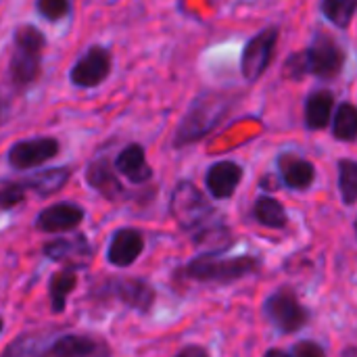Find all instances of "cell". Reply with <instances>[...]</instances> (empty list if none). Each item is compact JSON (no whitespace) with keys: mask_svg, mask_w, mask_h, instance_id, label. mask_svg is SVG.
<instances>
[{"mask_svg":"<svg viewBox=\"0 0 357 357\" xmlns=\"http://www.w3.org/2000/svg\"><path fill=\"white\" fill-rule=\"evenodd\" d=\"M169 211L178 226L195 236L197 243L209 241L218 230H222L218 224H213L215 211L211 203L205 199V195L192 184V182H180L169 201Z\"/></svg>","mask_w":357,"mask_h":357,"instance_id":"cell-1","label":"cell"},{"mask_svg":"<svg viewBox=\"0 0 357 357\" xmlns=\"http://www.w3.org/2000/svg\"><path fill=\"white\" fill-rule=\"evenodd\" d=\"M228 109H230V100L224 94L199 96L188 109V113L184 115V119L180 121L174 144L186 146V144L199 142L226 117Z\"/></svg>","mask_w":357,"mask_h":357,"instance_id":"cell-2","label":"cell"},{"mask_svg":"<svg viewBox=\"0 0 357 357\" xmlns=\"http://www.w3.org/2000/svg\"><path fill=\"white\" fill-rule=\"evenodd\" d=\"M46 46L44 33L33 25H21L15 31V50L10 56V82L17 88L31 86L42 67V50Z\"/></svg>","mask_w":357,"mask_h":357,"instance_id":"cell-3","label":"cell"},{"mask_svg":"<svg viewBox=\"0 0 357 357\" xmlns=\"http://www.w3.org/2000/svg\"><path fill=\"white\" fill-rule=\"evenodd\" d=\"M259 259L253 255H238V257H220L215 253H205L192 259L184 268V276L197 282H234L245 276L257 272Z\"/></svg>","mask_w":357,"mask_h":357,"instance_id":"cell-4","label":"cell"},{"mask_svg":"<svg viewBox=\"0 0 357 357\" xmlns=\"http://www.w3.org/2000/svg\"><path fill=\"white\" fill-rule=\"evenodd\" d=\"M94 297L98 299H115L130 310L140 314L151 312L155 303V291L140 278H109L100 287L94 289Z\"/></svg>","mask_w":357,"mask_h":357,"instance_id":"cell-5","label":"cell"},{"mask_svg":"<svg viewBox=\"0 0 357 357\" xmlns=\"http://www.w3.org/2000/svg\"><path fill=\"white\" fill-rule=\"evenodd\" d=\"M266 316L270 318V322L280 331V333H297L305 326L307 322V312L305 307L299 303L297 295L289 289H280L276 293H272L266 299L264 305Z\"/></svg>","mask_w":357,"mask_h":357,"instance_id":"cell-6","label":"cell"},{"mask_svg":"<svg viewBox=\"0 0 357 357\" xmlns=\"http://www.w3.org/2000/svg\"><path fill=\"white\" fill-rule=\"evenodd\" d=\"M303 54L305 73L318 75L322 79H333L343 69V52L337 42L328 36L318 33Z\"/></svg>","mask_w":357,"mask_h":357,"instance_id":"cell-7","label":"cell"},{"mask_svg":"<svg viewBox=\"0 0 357 357\" xmlns=\"http://www.w3.org/2000/svg\"><path fill=\"white\" fill-rule=\"evenodd\" d=\"M276 42H278L276 27H268L247 42L241 56V73L247 82H255L266 73V69L272 63Z\"/></svg>","mask_w":357,"mask_h":357,"instance_id":"cell-8","label":"cell"},{"mask_svg":"<svg viewBox=\"0 0 357 357\" xmlns=\"http://www.w3.org/2000/svg\"><path fill=\"white\" fill-rule=\"evenodd\" d=\"M111 73V54L102 46H92L69 71V79L77 88L100 86Z\"/></svg>","mask_w":357,"mask_h":357,"instance_id":"cell-9","label":"cell"},{"mask_svg":"<svg viewBox=\"0 0 357 357\" xmlns=\"http://www.w3.org/2000/svg\"><path fill=\"white\" fill-rule=\"evenodd\" d=\"M59 155V142L54 138H29L10 146L8 163L15 169L38 167Z\"/></svg>","mask_w":357,"mask_h":357,"instance_id":"cell-10","label":"cell"},{"mask_svg":"<svg viewBox=\"0 0 357 357\" xmlns=\"http://www.w3.org/2000/svg\"><path fill=\"white\" fill-rule=\"evenodd\" d=\"M144 251V236L136 228H119L107 249V259L115 268L132 266Z\"/></svg>","mask_w":357,"mask_h":357,"instance_id":"cell-11","label":"cell"},{"mask_svg":"<svg viewBox=\"0 0 357 357\" xmlns=\"http://www.w3.org/2000/svg\"><path fill=\"white\" fill-rule=\"evenodd\" d=\"M84 220V209L75 203H54L38 213L36 228L42 232H67Z\"/></svg>","mask_w":357,"mask_h":357,"instance_id":"cell-12","label":"cell"},{"mask_svg":"<svg viewBox=\"0 0 357 357\" xmlns=\"http://www.w3.org/2000/svg\"><path fill=\"white\" fill-rule=\"evenodd\" d=\"M243 180V169L234 161H218L207 169L205 184L213 199H230Z\"/></svg>","mask_w":357,"mask_h":357,"instance_id":"cell-13","label":"cell"},{"mask_svg":"<svg viewBox=\"0 0 357 357\" xmlns=\"http://www.w3.org/2000/svg\"><path fill=\"white\" fill-rule=\"evenodd\" d=\"M86 180H88V184H90L98 195H102L107 201H119V199L126 197V188H123V184L119 182L115 167H113L105 157H100V159H96V161H92V163L88 165Z\"/></svg>","mask_w":357,"mask_h":357,"instance_id":"cell-14","label":"cell"},{"mask_svg":"<svg viewBox=\"0 0 357 357\" xmlns=\"http://www.w3.org/2000/svg\"><path fill=\"white\" fill-rule=\"evenodd\" d=\"M44 255L48 259L63 261L69 268H75V266H84L90 259L92 251L84 236H73V238H56L48 243L44 247Z\"/></svg>","mask_w":357,"mask_h":357,"instance_id":"cell-15","label":"cell"},{"mask_svg":"<svg viewBox=\"0 0 357 357\" xmlns=\"http://www.w3.org/2000/svg\"><path fill=\"white\" fill-rule=\"evenodd\" d=\"M113 167H115V172H119L134 184H144L153 178V169L146 163V155L140 144H128L117 155Z\"/></svg>","mask_w":357,"mask_h":357,"instance_id":"cell-16","label":"cell"},{"mask_svg":"<svg viewBox=\"0 0 357 357\" xmlns=\"http://www.w3.org/2000/svg\"><path fill=\"white\" fill-rule=\"evenodd\" d=\"M56 335L52 331L27 333L6 345L0 357H50V347Z\"/></svg>","mask_w":357,"mask_h":357,"instance_id":"cell-17","label":"cell"},{"mask_svg":"<svg viewBox=\"0 0 357 357\" xmlns=\"http://www.w3.org/2000/svg\"><path fill=\"white\" fill-rule=\"evenodd\" d=\"M278 169H280L282 182L293 190H305L316 180L314 165L297 155H282L278 161Z\"/></svg>","mask_w":357,"mask_h":357,"instance_id":"cell-18","label":"cell"},{"mask_svg":"<svg viewBox=\"0 0 357 357\" xmlns=\"http://www.w3.org/2000/svg\"><path fill=\"white\" fill-rule=\"evenodd\" d=\"M335 98L328 90H318L305 100V126L310 130H322L333 117Z\"/></svg>","mask_w":357,"mask_h":357,"instance_id":"cell-19","label":"cell"},{"mask_svg":"<svg viewBox=\"0 0 357 357\" xmlns=\"http://www.w3.org/2000/svg\"><path fill=\"white\" fill-rule=\"evenodd\" d=\"M77 287V274L75 268L65 266L63 270H59L56 274H52L50 282H48V297H50V307L54 314H63L69 295L75 291Z\"/></svg>","mask_w":357,"mask_h":357,"instance_id":"cell-20","label":"cell"},{"mask_svg":"<svg viewBox=\"0 0 357 357\" xmlns=\"http://www.w3.org/2000/svg\"><path fill=\"white\" fill-rule=\"evenodd\" d=\"M69 176L71 172L67 167H52V169H44V172L29 176L25 180V186L27 190H36L40 197H48V195L59 192L67 184Z\"/></svg>","mask_w":357,"mask_h":357,"instance_id":"cell-21","label":"cell"},{"mask_svg":"<svg viewBox=\"0 0 357 357\" xmlns=\"http://www.w3.org/2000/svg\"><path fill=\"white\" fill-rule=\"evenodd\" d=\"M253 218L257 224L266 226V228H284L289 222V215L284 211V207L272 199V197H259L253 205Z\"/></svg>","mask_w":357,"mask_h":357,"instance_id":"cell-22","label":"cell"},{"mask_svg":"<svg viewBox=\"0 0 357 357\" xmlns=\"http://www.w3.org/2000/svg\"><path fill=\"white\" fill-rule=\"evenodd\" d=\"M333 132L343 142H354L357 138V107L351 102H343L333 121Z\"/></svg>","mask_w":357,"mask_h":357,"instance_id":"cell-23","label":"cell"},{"mask_svg":"<svg viewBox=\"0 0 357 357\" xmlns=\"http://www.w3.org/2000/svg\"><path fill=\"white\" fill-rule=\"evenodd\" d=\"M356 10L357 0H322V13L339 29L349 27Z\"/></svg>","mask_w":357,"mask_h":357,"instance_id":"cell-24","label":"cell"},{"mask_svg":"<svg viewBox=\"0 0 357 357\" xmlns=\"http://www.w3.org/2000/svg\"><path fill=\"white\" fill-rule=\"evenodd\" d=\"M339 190L345 205L357 203V161L354 159L339 161Z\"/></svg>","mask_w":357,"mask_h":357,"instance_id":"cell-25","label":"cell"},{"mask_svg":"<svg viewBox=\"0 0 357 357\" xmlns=\"http://www.w3.org/2000/svg\"><path fill=\"white\" fill-rule=\"evenodd\" d=\"M25 192V180H0V209H10L23 203Z\"/></svg>","mask_w":357,"mask_h":357,"instance_id":"cell-26","label":"cell"},{"mask_svg":"<svg viewBox=\"0 0 357 357\" xmlns=\"http://www.w3.org/2000/svg\"><path fill=\"white\" fill-rule=\"evenodd\" d=\"M36 6H38V13L48 21H59V19L67 17V13L71 8L69 0H38Z\"/></svg>","mask_w":357,"mask_h":357,"instance_id":"cell-27","label":"cell"},{"mask_svg":"<svg viewBox=\"0 0 357 357\" xmlns=\"http://www.w3.org/2000/svg\"><path fill=\"white\" fill-rule=\"evenodd\" d=\"M293 357H326V354L316 341H301L293 347Z\"/></svg>","mask_w":357,"mask_h":357,"instance_id":"cell-28","label":"cell"},{"mask_svg":"<svg viewBox=\"0 0 357 357\" xmlns=\"http://www.w3.org/2000/svg\"><path fill=\"white\" fill-rule=\"evenodd\" d=\"M174 357H209V354L201 345H188V347H184L180 354H176Z\"/></svg>","mask_w":357,"mask_h":357,"instance_id":"cell-29","label":"cell"},{"mask_svg":"<svg viewBox=\"0 0 357 357\" xmlns=\"http://www.w3.org/2000/svg\"><path fill=\"white\" fill-rule=\"evenodd\" d=\"M84 357H111V349L107 347V343H100V347L96 351H92V354H88V356Z\"/></svg>","mask_w":357,"mask_h":357,"instance_id":"cell-30","label":"cell"},{"mask_svg":"<svg viewBox=\"0 0 357 357\" xmlns=\"http://www.w3.org/2000/svg\"><path fill=\"white\" fill-rule=\"evenodd\" d=\"M264 357H291L287 351H282V349H270L268 354Z\"/></svg>","mask_w":357,"mask_h":357,"instance_id":"cell-31","label":"cell"},{"mask_svg":"<svg viewBox=\"0 0 357 357\" xmlns=\"http://www.w3.org/2000/svg\"><path fill=\"white\" fill-rule=\"evenodd\" d=\"M4 109H6V105H4V100L0 98V117H2V113H4Z\"/></svg>","mask_w":357,"mask_h":357,"instance_id":"cell-32","label":"cell"},{"mask_svg":"<svg viewBox=\"0 0 357 357\" xmlns=\"http://www.w3.org/2000/svg\"><path fill=\"white\" fill-rule=\"evenodd\" d=\"M0 333H2V318H0Z\"/></svg>","mask_w":357,"mask_h":357,"instance_id":"cell-33","label":"cell"},{"mask_svg":"<svg viewBox=\"0 0 357 357\" xmlns=\"http://www.w3.org/2000/svg\"><path fill=\"white\" fill-rule=\"evenodd\" d=\"M356 232H357V222H356Z\"/></svg>","mask_w":357,"mask_h":357,"instance_id":"cell-34","label":"cell"}]
</instances>
